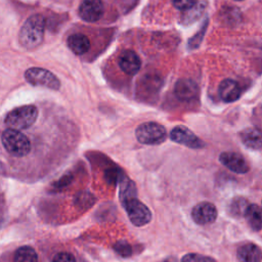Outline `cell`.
Listing matches in <instances>:
<instances>
[{
  "label": "cell",
  "instance_id": "obj_1",
  "mask_svg": "<svg viewBox=\"0 0 262 262\" xmlns=\"http://www.w3.org/2000/svg\"><path fill=\"white\" fill-rule=\"evenodd\" d=\"M45 26L46 19L42 14H33L29 16L18 33L19 44L28 50L40 46L44 39Z\"/></svg>",
  "mask_w": 262,
  "mask_h": 262
},
{
  "label": "cell",
  "instance_id": "obj_2",
  "mask_svg": "<svg viewBox=\"0 0 262 262\" xmlns=\"http://www.w3.org/2000/svg\"><path fill=\"white\" fill-rule=\"evenodd\" d=\"M38 108L33 104L18 106L10 111L5 117V124L10 129L25 130L30 128L38 118Z\"/></svg>",
  "mask_w": 262,
  "mask_h": 262
},
{
  "label": "cell",
  "instance_id": "obj_3",
  "mask_svg": "<svg viewBox=\"0 0 262 262\" xmlns=\"http://www.w3.org/2000/svg\"><path fill=\"white\" fill-rule=\"evenodd\" d=\"M1 141L6 151L16 158L27 156L31 151V142L29 138L18 130L6 129L1 135Z\"/></svg>",
  "mask_w": 262,
  "mask_h": 262
},
{
  "label": "cell",
  "instance_id": "obj_4",
  "mask_svg": "<svg viewBox=\"0 0 262 262\" xmlns=\"http://www.w3.org/2000/svg\"><path fill=\"white\" fill-rule=\"evenodd\" d=\"M138 142L147 145H156L164 142L167 138L166 128L156 122H145L140 124L135 130Z\"/></svg>",
  "mask_w": 262,
  "mask_h": 262
},
{
  "label": "cell",
  "instance_id": "obj_5",
  "mask_svg": "<svg viewBox=\"0 0 262 262\" xmlns=\"http://www.w3.org/2000/svg\"><path fill=\"white\" fill-rule=\"evenodd\" d=\"M25 79L33 86L46 87L52 90H58L60 88L58 78L52 72L43 68H29L25 72Z\"/></svg>",
  "mask_w": 262,
  "mask_h": 262
},
{
  "label": "cell",
  "instance_id": "obj_6",
  "mask_svg": "<svg viewBox=\"0 0 262 262\" xmlns=\"http://www.w3.org/2000/svg\"><path fill=\"white\" fill-rule=\"evenodd\" d=\"M126 209L129 220L135 226H143L151 220L150 210L137 198L130 199L122 204Z\"/></svg>",
  "mask_w": 262,
  "mask_h": 262
},
{
  "label": "cell",
  "instance_id": "obj_7",
  "mask_svg": "<svg viewBox=\"0 0 262 262\" xmlns=\"http://www.w3.org/2000/svg\"><path fill=\"white\" fill-rule=\"evenodd\" d=\"M170 138L174 142L194 149L203 148L205 146V142L184 126L174 127L170 132Z\"/></svg>",
  "mask_w": 262,
  "mask_h": 262
},
{
  "label": "cell",
  "instance_id": "obj_8",
  "mask_svg": "<svg viewBox=\"0 0 262 262\" xmlns=\"http://www.w3.org/2000/svg\"><path fill=\"white\" fill-rule=\"evenodd\" d=\"M104 12V6L101 0H83L78 8L79 16L87 21H97Z\"/></svg>",
  "mask_w": 262,
  "mask_h": 262
},
{
  "label": "cell",
  "instance_id": "obj_9",
  "mask_svg": "<svg viewBox=\"0 0 262 262\" xmlns=\"http://www.w3.org/2000/svg\"><path fill=\"white\" fill-rule=\"evenodd\" d=\"M217 209L210 202H201L196 204L191 211V217L196 224L207 225L213 223L217 218Z\"/></svg>",
  "mask_w": 262,
  "mask_h": 262
},
{
  "label": "cell",
  "instance_id": "obj_10",
  "mask_svg": "<svg viewBox=\"0 0 262 262\" xmlns=\"http://www.w3.org/2000/svg\"><path fill=\"white\" fill-rule=\"evenodd\" d=\"M219 161L226 168L236 174H246L250 170L245 158L241 154L234 151H224L220 154Z\"/></svg>",
  "mask_w": 262,
  "mask_h": 262
},
{
  "label": "cell",
  "instance_id": "obj_11",
  "mask_svg": "<svg viewBox=\"0 0 262 262\" xmlns=\"http://www.w3.org/2000/svg\"><path fill=\"white\" fill-rule=\"evenodd\" d=\"M118 63L125 74L133 76L138 73L141 66V60L135 51L127 49L124 50L119 56Z\"/></svg>",
  "mask_w": 262,
  "mask_h": 262
},
{
  "label": "cell",
  "instance_id": "obj_12",
  "mask_svg": "<svg viewBox=\"0 0 262 262\" xmlns=\"http://www.w3.org/2000/svg\"><path fill=\"white\" fill-rule=\"evenodd\" d=\"M174 93L178 99L190 101L198 96L199 87L196 83L190 79H180L175 84Z\"/></svg>",
  "mask_w": 262,
  "mask_h": 262
},
{
  "label": "cell",
  "instance_id": "obj_13",
  "mask_svg": "<svg viewBox=\"0 0 262 262\" xmlns=\"http://www.w3.org/2000/svg\"><path fill=\"white\" fill-rule=\"evenodd\" d=\"M219 96L224 102H233L241 97L242 89L238 83L232 79H224L218 88Z\"/></svg>",
  "mask_w": 262,
  "mask_h": 262
},
{
  "label": "cell",
  "instance_id": "obj_14",
  "mask_svg": "<svg viewBox=\"0 0 262 262\" xmlns=\"http://www.w3.org/2000/svg\"><path fill=\"white\" fill-rule=\"evenodd\" d=\"M239 138L245 146L250 149L260 150L262 147L261 131L256 127H249L239 132Z\"/></svg>",
  "mask_w": 262,
  "mask_h": 262
},
{
  "label": "cell",
  "instance_id": "obj_15",
  "mask_svg": "<svg viewBox=\"0 0 262 262\" xmlns=\"http://www.w3.org/2000/svg\"><path fill=\"white\" fill-rule=\"evenodd\" d=\"M237 258L241 262H260L261 249L253 243H246L242 245L236 252Z\"/></svg>",
  "mask_w": 262,
  "mask_h": 262
},
{
  "label": "cell",
  "instance_id": "obj_16",
  "mask_svg": "<svg viewBox=\"0 0 262 262\" xmlns=\"http://www.w3.org/2000/svg\"><path fill=\"white\" fill-rule=\"evenodd\" d=\"M67 43L71 51L78 55H82L86 53L90 48V41L88 37L81 33H77L69 36Z\"/></svg>",
  "mask_w": 262,
  "mask_h": 262
},
{
  "label": "cell",
  "instance_id": "obj_17",
  "mask_svg": "<svg viewBox=\"0 0 262 262\" xmlns=\"http://www.w3.org/2000/svg\"><path fill=\"white\" fill-rule=\"evenodd\" d=\"M244 216L247 219V222L251 226V228L255 231H260L262 226V215L261 209L258 205L252 204L249 205L245 211Z\"/></svg>",
  "mask_w": 262,
  "mask_h": 262
},
{
  "label": "cell",
  "instance_id": "obj_18",
  "mask_svg": "<svg viewBox=\"0 0 262 262\" xmlns=\"http://www.w3.org/2000/svg\"><path fill=\"white\" fill-rule=\"evenodd\" d=\"M118 183L120 184V200L122 204L130 199L137 198L136 186L134 182L130 180L127 176L123 174Z\"/></svg>",
  "mask_w": 262,
  "mask_h": 262
},
{
  "label": "cell",
  "instance_id": "obj_19",
  "mask_svg": "<svg viewBox=\"0 0 262 262\" xmlns=\"http://www.w3.org/2000/svg\"><path fill=\"white\" fill-rule=\"evenodd\" d=\"M207 2H196L192 7L183 11L181 15V23L184 25H190L199 19L206 11Z\"/></svg>",
  "mask_w": 262,
  "mask_h": 262
},
{
  "label": "cell",
  "instance_id": "obj_20",
  "mask_svg": "<svg viewBox=\"0 0 262 262\" xmlns=\"http://www.w3.org/2000/svg\"><path fill=\"white\" fill-rule=\"evenodd\" d=\"M13 262H38V255L32 247L23 246L15 251Z\"/></svg>",
  "mask_w": 262,
  "mask_h": 262
},
{
  "label": "cell",
  "instance_id": "obj_21",
  "mask_svg": "<svg viewBox=\"0 0 262 262\" xmlns=\"http://www.w3.org/2000/svg\"><path fill=\"white\" fill-rule=\"evenodd\" d=\"M96 199L95 196L89 192V191H80L76 194L75 196V205L76 207L80 209H87L89 207H92L93 204L95 203Z\"/></svg>",
  "mask_w": 262,
  "mask_h": 262
},
{
  "label": "cell",
  "instance_id": "obj_22",
  "mask_svg": "<svg viewBox=\"0 0 262 262\" xmlns=\"http://www.w3.org/2000/svg\"><path fill=\"white\" fill-rule=\"evenodd\" d=\"M208 23H209V19L206 18V20L204 21V24L202 25L201 29L198 31L196 34H194L189 40H188V48L189 49H194V48H198L200 46V44L202 43L203 41V38L205 36V33L207 31V28H208Z\"/></svg>",
  "mask_w": 262,
  "mask_h": 262
},
{
  "label": "cell",
  "instance_id": "obj_23",
  "mask_svg": "<svg viewBox=\"0 0 262 262\" xmlns=\"http://www.w3.org/2000/svg\"><path fill=\"white\" fill-rule=\"evenodd\" d=\"M248 202L247 200H245L244 198H235L232 200L231 202V205H230V213L233 215V216H242L245 214V211L248 207Z\"/></svg>",
  "mask_w": 262,
  "mask_h": 262
},
{
  "label": "cell",
  "instance_id": "obj_24",
  "mask_svg": "<svg viewBox=\"0 0 262 262\" xmlns=\"http://www.w3.org/2000/svg\"><path fill=\"white\" fill-rule=\"evenodd\" d=\"M115 252L124 258L130 257L132 255V248L126 241H119L114 245Z\"/></svg>",
  "mask_w": 262,
  "mask_h": 262
},
{
  "label": "cell",
  "instance_id": "obj_25",
  "mask_svg": "<svg viewBox=\"0 0 262 262\" xmlns=\"http://www.w3.org/2000/svg\"><path fill=\"white\" fill-rule=\"evenodd\" d=\"M181 262H217V261L210 256L190 253V254L184 255L181 259Z\"/></svg>",
  "mask_w": 262,
  "mask_h": 262
},
{
  "label": "cell",
  "instance_id": "obj_26",
  "mask_svg": "<svg viewBox=\"0 0 262 262\" xmlns=\"http://www.w3.org/2000/svg\"><path fill=\"white\" fill-rule=\"evenodd\" d=\"M123 175V172L117 168H111L106 169L104 172V177L107 183L110 184H117Z\"/></svg>",
  "mask_w": 262,
  "mask_h": 262
},
{
  "label": "cell",
  "instance_id": "obj_27",
  "mask_svg": "<svg viewBox=\"0 0 262 262\" xmlns=\"http://www.w3.org/2000/svg\"><path fill=\"white\" fill-rule=\"evenodd\" d=\"M198 2V0H172V4L173 6L181 11H185L187 9H189L190 7H192L195 3Z\"/></svg>",
  "mask_w": 262,
  "mask_h": 262
},
{
  "label": "cell",
  "instance_id": "obj_28",
  "mask_svg": "<svg viewBox=\"0 0 262 262\" xmlns=\"http://www.w3.org/2000/svg\"><path fill=\"white\" fill-rule=\"evenodd\" d=\"M52 262H76V259L71 253L60 252L54 256Z\"/></svg>",
  "mask_w": 262,
  "mask_h": 262
},
{
  "label": "cell",
  "instance_id": "obj_29",
  "mask_svg": "<svg viewBox=\"0 0 262 262\" xmlns=\"http://www.w3.org/2000/svg\"><path fill=\"white\" fill-rule=\"evenodd\" d=\"M161 262H178V261L175 257H169V258H166L165 260H163Z\"/></svg>",
  "mask_w": 262,
  "mask_h": 262
},
{
  "label": "cell",
  "instance_id": "obj_30",
  "mask_svg": "<svg viewBox=\"0 0 262 262\" xmlns=\"http://www.w3.org/2000/svg\"><path fill=\"white\" fill-rule=\"evenodd\" d=\"M237 1H242V0H237Z\"/></svg>",
  "mask_w": 262,
  "mask_h": 262
}]
</instances>
